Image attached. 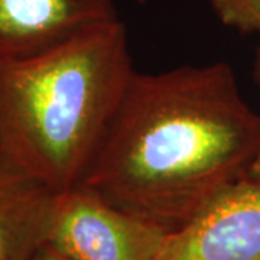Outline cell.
<instances>
[{"instance_id":"1","label":"cell","mask_w":260,"mask_h":260,"mask_svg":"<svg viewBox=\"0 0 260 260\" xmlns=\"http://www.w3.org/2000/svg\"><path fill=\"white\" fill-rule=\"evenodd\" d=\"M260 114L227 62L133 73L81 185L165 234L244 178Z\"/></svg>"},{"instance_id":"2","label":"cell","mask_w":260,"mask_h":260,"mask_svg":"<svg viewBox=\"0 0 260 260\" xmlns=\"http://www.w3.org/2000/svg\"><path fill=\"white\" fill-rule=\"evenodd\" d=\"M133 73L120 19L0 61V159L56 194L78 185Z\"/></svg>"},{"instance_id":"3","label":"cell","mask_w":260,"mask_h":260,"mask_svg":"<svg viewBox=\"0 0 260 260\" xmlns=\"http://www.w3.org/2000/svg\"><path fill=\"white\" fill-rule=\"evenodd\" d=\"M165 233L87 186L56 195L48 246L70 260H155Z\"/></svg>"},{"instance_id":"4","label":"cell","mask_w":260,"mask_h":260,"mask_svg":"<svg viewBox=\"0 0 260 260\" xmlns=\"http://www.w3.org/2000/svg\"><path fill=\"white\" fill-rule=\"evenodd\" d=\"M155 260H260V182L244 178L227 186L165 234Z\"/></svg>"},{"instance_id":"5","label":"cell","mask_w":260,"mask_h":260,"mask_svg":"<svg viewBox=\"0 0 260 260\" xmlns=\"http://www.w3.org/2000/svg\"><path fill=\"white\" fill-rule=\"evenodd\" d=\"M116 19L114 0H0V61L37 55Z\"/></svg>"},{"instance_id":"6","label":"cell","mask_w":260,"mask_h":260,"mask_svg":"<svg viewBox=\"0 0 260 260\" xmlns=\"http://www.w3.org/2000/svg\"><path fill=\"white\" fill-rule=\"evenodd\" d=\"M56 192L0 162V260H34L48 242Z\"/></svg>"},{"instance_id":"7","label":"cell","mask_w":260,"mask_h":260,"mask_svg":"<svg viewBox=\"0 0 260 260\" xmlns=\"http://www.w3.org/2000/svg\"><path fill=\"white\" fill-rule=\"evenodd\" d=\"M217 19L242 34L260 32V0H211Z\"/></svg>"},{"instance_id":"8","label":"cell","mask_w":260,"mask_h":260,"mask_svg":"<svg viewBox=\"0 0 260 260\" xmlns=\"http://www.w3.org/2000/svg\"><path fill=\"white\" fill-rule=\"evenodd\" d=\"M254 75H256V80L260 83V48L257 51V56H256V62H254ZM249 179L254 181V182H260V152L257 155L256 160L253 162L250 171H249Z\"/></svg>"},{"instance_id":"9","label":"cell","mask_w":260,"mask_h":260,"mask_svg":"<svg viewBox=\"0 0 260 260\" xmlns=\"http://www.w3.org/2000/svg\"><path fill=\"white\" fill-rule=\"evenodd\" d=\"M34 260H70L67 259L65 256H62L61 253H58L56 250H54L51 246L45 244L41 250L38 251L37 256Z\"/></svg>"},{"instance_id":"10","label":"cell","mask_w":260,"mask_h":260,"mask_svg":"<svg viewBox=\"0 0 260 260\" xmlns=\"http://www.w3.org/2000/svg\"><path fill=\"white\" fill-rule=\"evenodd\" d=\"M0 162H2V159H0Z\"/></svg>"}]
</instances>
